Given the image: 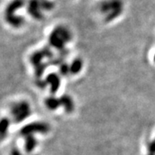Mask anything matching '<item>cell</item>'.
Returning a JSON list of instances; mask_svg holds the SVG:
<instances>
[{"instance_id": "6da1fadb", "label": "cell", "mask_w": 155, "mask_h": 155, "mask_svg": "<svg viewBox=\"0 0 155 155\" xmlns=\"http://www.w3.org/2000/svg\"><path fill=\"white\" fill-rule=\"evenodd\" d=\"M23 0H13L5 9V20L13 27H20L23 23V18L15 15V12L23 6Z\"/></svg>"}, {"instance_id": "7a4b0ae2", "label": "cell", "mask_w": 155, "mask_h": 155, "mask_svg": "<svg viewBox=\"0 0 155 155\" xmlns=\"http://www.w3.org/2000/svg\"><path fill=\"white\" fill-rule=\"evenodd\" d=\"M71 39V35L67 28L60 27L55 28L50 35V43L58 49H62L64 45Z\"/></svg>"}, {"instance_id": "3957f363", "label": "cell", "mask_w": 155, "mask_h": 155, "mask_svg": "<svg viewBox=\"0 0 155 155\" xmlns=\"http://www.w3.org/2000/svg\"><path fill=\"white\" fill-rule=\"evenodd\" d=\"M122 2L119 1V0H110V1H108V2H104L102 5V11L106 13V15H107V13L109 11H110V16L106 18L108 20L116 18L117 16L120 15V13L122 12Z\"/></svg>"}, {"instance_id": "277c9868", "label": "cell", "mask_w": 155, "mask_h": 155, "mask_svg": "<svg viewBox=\"0 0 155 155\" xmlns=\"http://www.w3.org/2000/svg\"><path fill=\"white\" fill-rule=\"evenodd\" d=\"M13 113L15 115V118L17 122H20L26 118V116L29 114V107L26 103H20L15 108Z\"/></svg>"}, {"instance_id": "5b68a950", "label": "cell", "mask_w": 155, "mask_h": 155, "mask_svg": "<svg viewBox=\"0 0 155 155\" xmlns=\"http://www.w3.org/2000/svg\"><path fill=\"white\" fill-rule=\"evenodd\" d=\"M49 129L48 126L44 123H34L32 125H28L22 129V133L24 134H28L31 132H41V133H46Z\"/></svg>"}, {"instance_id": "8992f818", "label": "cell", "mask_w": 155, "mask_h": 155, "mask_svg": "<svg viewBox=\"0 0 155 155\" xmlns=\"http://www.w3.org/2000/svg\"><path fill=\"white\" fill-rule=\"evenodd\" d=\"M41 5H40V2L37 0H30L28 3V13L36 19L41 18V13L40 11Z\"/></svg>"}, {"instance_id": "52a82bcc", "label": "cell", "mask_w": 155, "mask_h": 155, "mask_svg": "<svg viewBox=\"0 0 155 155\" xmlns=\"http://www.w3.org/2000/svg\"><path fill=\"white\" fill-rule=\"evenodd\" d=\"M47 81L48 82H49V84H51V91H52V92H56V91H57V89L58 87L60 86V78H58V76L56 75V74H50L49 76L47 78Z\"/></svg>"}, {"instance_id": "ba28073f", "label": "cell", "mask_w": 155, "mask_h": 155, "mask_svg": "<svg viewBox=\"0 0 155 155\" xmlns=\"http://www.w3.org/2000/svg\"><path fill=\"white\" fill-rule=\"evenodd\" d=\"M60 103H61V105L65 107L67 112H72L73 110V102L69 96H63L60 99Z\"/></svg>"}, {"instance_id": "9c48e42d", "label": "cell", "mask_w": 155, "mask_h": 155, "mask_svg": "<svg viewBox=\"0 0 155 155\" xmlns=\"http://www.w3.org/2000/svg\"><path fill=\"white\" fill-rule=\"evenodd\" d=\"M47 105L51 110H54L58 106L61 105L60 99H56L54 97H51L47 100Z\"/></svg>"}, {"instance_id": "30bf717a", "label": "cell", "mask_w": 155, "mask_h": 155, "mask_svg": "<svg viewBox=\"0 0 155 155\" xmlns=\"http://www.w3.org/2000/svg\"><path fill=\"white\" fill-rule=\"evenodd\" d=\"M81 67H82V61H80V60H76V61H74V62L72 63V67H71L70 70L73 73H77V72L80 71Z\"/></svg>"}, {"instance_id": "8fae6325", "label": "cell", "mask_w": 155, "mask_h": 155, "mask_svg": "<svg viewBox=\"0 0 155 155\" xmlns=\"http://www.w3.org/2000/svg\"><path fill=\"white\" fill-rule=\"evenodd\" d=\"M40 5H41V9H45V10H49L51 8H53V4L48 1H45V0H42L41 2H40Z\"/></svg>"}, {"instance_id": "7c38bea8", "label": "cell", "mask_w": 155, "mask_h": 155, "mask_svg": "<svg viewBox=\"0 0 155 155\" xmlns=\"http://www.w3.org/2000/svg\"><path fill=\"white\" fill-rule=\"evenodd\" d=\"M154 60H155V57H154Z\"/></svg>"}]
</instances>
